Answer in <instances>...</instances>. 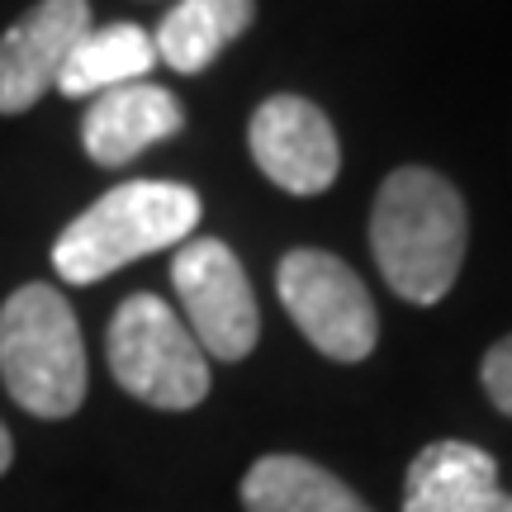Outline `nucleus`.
I'll list each match as a JSON object with an SVG mask.
<instances>
[{"label": "nucleus", "mask_w": 512, "mask_h": 512, "mask_svg": "<svg viewBox=\"0 0 512 512\" xmlns=\"http://www.w3.org/2000/svg\"><path fill=\"white\" fill-rule=\"evenodd\" d=\"M470 247V214L460 190L427 166L384 176L370 209V252L384 285L408 304H437L456 285Z\"/></svg>", "instance_id": "nucleus-1"}, {"label": "nucleus", "mask_w": 512, "mask_h": 512, "mask_svg": "<svg viewBox=\"0 0 512 512\" xmlns=\"http://www.w3.org/2000/svg\"><path fill=\"white\" fill-rule=\"evenodd\" d=\"M200 195L176 181H128L76 214L53 242V271L67 285H95L128 261L190 242Z\"/></svg>", "instance_id": "nucleus-2"}, {"label": "nucleus", "mask_w": 512, "mask_h": 512, "mask_svg": "<svg viewBox=\"0 0 512 512\" xmlns=\"http://www.w3.org/2000/svg\"><path fill=\"white\" fill-rule=\"evenodd\" d=\"M0 380L34 418H72L86 403V342L67 294L19 285L0 304Z\"/></svg>", "instance_id": "nucleus-3"}, {"label": "nucleus", "mask_w": 512, "mask_h": 512, "mask_svg": "<svg viewBox=\"0 0 512 512\" xmlns=\"http://www.w3.org/2000/svg\"><path fill=\"white\" fill-rule=\"evenodd\" d=\"M110 370L133 399L190 413L209 394V356L157 294H128L110 318Z\"/></svg>", "instance_id": "nucleus-4"}, {"label": "nucleus", "mask_w": 512, "mask_h": 512, "mask_svg": "<svg viewBox=\"0 0 512 512\" xmlns=\"http://www.w3.org/2000/svg\"><path fill=\"white\" fill-rule=\"evenodd\" d=\"M275 290H280V304L294 318V328L304 332L328 361L356 366L380 342L375 299H370L366 280L351 271L342 256L299 247V252L280 261Z\"/></svg>", "instance_id": "nucleus-5"}, {"label": "nucleus", "mask_w": 512, "mask_h": 512, "mask_svg": "<svg viewBox=\"0 0 512 512\" xmlns=\"http://www.w3.org/2000/svg\"><path fill=\"white\" fill-rule=\"evenodd\" d=\"M171 285L181 294L185 328L200 342L204 356L214 361L252 356L256 337H261V309H256L252 280L228 242H181V252L171 261Z\"/></svg>", "instance_id": "nucleus-6"}, {"label": "nucleus", "mask_w": 512, "mask_h": 512, "mask_svg": "<svg viewBox=\"0 0 512 512\" xmlns=\"http://www.w3.org/2000/svg\"><path fill=\"white\" fill-rule=\"evenodd\" d=\"M247 147L261 176H271L290 195H323L342 171L337 128L304 95H271L261 100L247 124Z\"/></svg>", "instance_id": "nucleus-7"}, {"label": "nucleus", "mask_w": 512, "mask_h": 512, "mask_svg": "<svg viewBox=\"0 0 512 512\" xmlns=\"http://www.w3.org/2000/svg\"><path fill=\"white\" fill-rule=\"evenodd\" d=\"M91 29L86 0H38L24 19L0 38V114L34 110L48 91H57L62 62L72 57L81 34Z\"/></svg>", "instance_id": "nucleus-8"}, {"label": "nucleus", "mask_w": 512, "mask_h": 512, "mask_svg": "<svg viewBox=\"0 0 512 512\" xmlns=\"http://www.w3.org/2000/svg\"><path fill=\"white\" fill-rule=\"evenodd\" d=\"M403 512H512L498 460L475 441H427L403 475Z\"/></svg>", "instance_id": "nucleus-9"}, {"label": "nucleus", "mask_w": 512, "mask_h": 512, "mask_svg": "<svg viewBox=\"0 0 512 512\" xmlns=\"http://www.w3.org/2000/svg\"><path fill=\"white\" fill-rule=\"evenodd\" d=\"M185 128L181 100L152 86V81H133V86H114V91L95 95L86 114H81V147L95 166H128L143 147L162 143L171 133Z\"/></svg>", "instance_id": "nucleus-10"}, {"label": "nucleus", "mask_w": 512, "mask_h": 512, "mask_svg": "<svg viewBox=\"0 0 512 512\" xmlns=\"http://www.w3.org/2000/svg\"><path fill=\"white\" fill-rule=\"evenodd\" d=\"M247 512H375L342 479L304 456H261L242 479Z\"/></svg>", "instance_id": "nucleus-11"}, {"label": "nucleus", "mask_w": 512, "mask_h": 512, "mask_svg": "<svg viewBox=\"0 0 512 512\" xmlns=\"http://www.w3.org/2000/svg\"><path fill=\"white\" fill-rule=\"evenodd\" d=\"M157 67V48L152 34L138 24H105V29H86L81 43L72 48V57L62 62L57 91L86 100V95H105L114 86H133L147 81V72Z\"/></svg>", "instance_id": "nucleus-12"}, {"label": "nucleus", "mask_w": 512, "mask_h": 512, "mask_svg": "<svg viewBox=\"0 0 512 512\" xmlns=\"http://www.w3.org/2000/svg\"><path fill=\"white\" fill-rule=\"evenodd\" d=\"M252 19L256 0H181L162 19V29L152 34L157 62H166V67H176L185 76L204 72L233 38L247 34Z\"/></svg>", "instance_id": "nucleus-13"}, {"label": "nucleus", "mask_w": 512, "mask_h": 512, "mask_svg": "<svg viewBox=\"0 0 512 512\" xmlns=\"http://www.w3.org/2000/svg\"><path fill=\"white\" fill-rule=\"evenodd\" d=\"M479 380H484V394L494 399L498 413L512 418V332L503 342L484 351V366H479Z\"/></svg>", "instance_id": "nucleus-14"}, {"label": "nucleus", "mask_w": 512, "mask_h": 512, "mask_svg": "<svg viewBox=\"0 0 512 512\" xmlns=\"http://www.w3.org/2000/svg\"><path fill=\"white\" fill-rule=\"evenodd\" d=\"M10 460H15V441H10V432H5V422H0V475L10 470Z\"/></svg>", "instance_id": "nucleus-15"}]
</instances>
